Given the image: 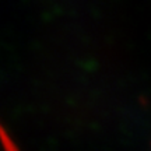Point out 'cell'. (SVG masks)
<instances>
[]
</instances>
